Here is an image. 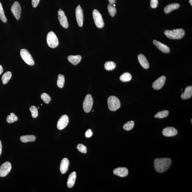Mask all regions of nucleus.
Returning a JSON list of instances; mask_svg holds the SVG:
<instances>
[{
    "label": "nucleus",
    "instance_id": "nucleus-41",
    "mask_svg": "<svg viewBox=\"0 0 192 192\" xmlns=\"http://www.w3.org/2000/svg\"><path fill=\"white\" fill-rule=\"evenodd\" d=\"M3 69L2 66L0 65V75L3 73Z\"/></svg>",
    "mask_w": 192,
    "mask_h": 192
},
{
    "label": "nucleus",
    "instance_id": "nucleus-29",
    "mask_svg": "<svg viewBox=\"0 0 192 192\" xmlns=\"http://www.w3.org/2000/svg\"><path fill=\"white\" fill-rule=\"evenodd\" d=\"M169 114V111L167 110H164V111H160L154 115V117L159 118H166Z\"/></svg>",
    "mask_w": 192,
    "mask_h": 192
},
{
    "label": "nucleus",
    "instance_id": "nucleus-19",
    "mask_svg": "<svg viewBox=\"0 0 192 192\" xmlns=\"http://www.w3.org/2000/svg\"><path fill=\"white\" fill-rule=\"evenodd\" d=\"M76 173L74 172L69 176L67 180V185L69 188H72L74 186L76 179Z\"/></svg>",
    "mask_w": 192,
    "mask_h": 192
},
{
    "label": "nucleus",
    "instance_id": "nucleus-44",
    "mask_svg": "<svg viewBox=\"0 0 192 192\" xmlns=\"http://www.w3.org/2000/svg\"><path fill=\"white\" fill-rule=\"evenodd\" d=\"M113 6H116V5H115L114 4V5H113Z\"/></svg>",
    "mask_w": 192,
    "mask_h": 192
},
{
    "label": "nucleus",
    "instance_id": "nucleus-26",
    "mask_svg": "<svg viewBox=\"0 0 192 192\" xmlns=\"http://www.w3.org/2000/svg\"><path fill=\"white\" fill-rule=\"evenodd\" d=\"M65 78L63 75L59 74L58 76L57 81V85L59 88H63L65 84Z\"/></svg>",
    "mask_w": 192,
    "mask_h": 192
},
{
    "label": "nucleus",
    "instance_id": "nucleus-15",
    "mask_svg": "<svg viewBox=\"0 0 192 192\" xmlns=\"http://www.w3.org/2000/svg\"><path fill=\"white\" fill-rule=\"evenodd\" d=\"M153 44L156 47L159 49L160 51H162L164 53H169L170 49L168 46L166 45L162 44L160 42L154 40L153 42Z\"/></svg>",
    "mask_w": 192,
    "mask_h": 192
},
{
    "label": "nucleus",
    "instance_id": "nucleus-3",
    "mask_svg": "<svg viewBox=\"0 0 192 192\" xmlns=\"http://www.w3.org/2000/svg\"><path fill=\"white\" fill-rule=\"evenodd\" d=\"M108 104L109 109L113 111H116L121 106L119 99L114 96H111L109 97Z\"/></svg>",
    "mask_w": 192,
    "mask_h": 192
},
{
    "label": "nucleus",
    "instance_id": "nucleus-17",
    "mask_svg": "<svg viewBox=\"0 0 192 192\" xmlns=\"http://www.w3.org/2000/svg\"><path fill=\"white\" fill-rule=\"evenodd\" d=\"M69 165V161L67 158H64L62 160L60 166V170L62 174H64L67 172Z\"/></svg>",
    "mask_w": 192,
    "mask_h": 192
},
{
    "label": "nucleus",
    "instance_id": "nucleus-20",
    "mask_svg": "<svg viewBox=\"0 0 192 192\" xmlns=\"http://www.w3.org/2000/svg\"><path fill=\"white\" fill-rule=\"evenodd\" d=\"M192 86H189L186 88L184 92L182 93L181 95V98L184 100L188 99L192 97Z\"/></svg>",
    "mask_w": 192,
    "mask_h": 192
},
{
    "label": "nucleus",
    "instance_id": "nucleus-8",
    "mask_svg": "<svg viewBox=\"0 0 192 192\" xmlns=\"http://www.w3.org/2000/svg\"><path fill=\"white\" fill-rule=\"evenodd\" d=\"M12 169V165L8 161L5 162L0 167V177H4L10 172Z\"/></svg>",
    "mask_w": 192,
    "mask_h": 192
},
{
    "label": "nucleus",
    "instance_id": "nucleus-21",
    "mask_svg": "<svg viewBox=\"0 0 192 192\" xmlns=\"http://www.w3.org/2000/svg\"><path fill=\"white\" fill-rule=\"evenodd\" d=\"M81 57L80 55H70L68 57V60L70 63L74 65H77L81 62Z\"/></svg>",
    "mask_w": 192,
    "mask_h": 192
},
{
    "label": "nucleus",
    "instance_id": "nucleus-45",
    "mask_svg": "<svg viewBox=\"0 0 192 192\" xmlns=\"http://www.w3.org/2000/svg\"><path fill=\"white\" fill-rule=\"evenodd\" d=\"M38 109H40V107H38Z\"/></svg>",
    "mask_w": 192,
    "mask_h": 192
},
{
    "label": "nucleus",
    "instance_id": "nucleus-22",
    "mask_svg": "<svg viewBox=\"0 0 192 192\" xmlns=\"http://www.w3.org/2000/svg\"><path fill=\"white\" fill-rule=\"evenodd\" d=\"M180 6V5L178 3H172L169 4L164 8V12L166 14L169 13L174 10L178 9Z\"/></svg>",
    "mask_w": 192,
    "mask_h": 192
},
{
    "label": "nucleus",
    "instance_id": "nucleus-43",
    "mask_svg": "<svg viewBox=\"0 0 192 192\" xmlns=\"http://www.w3.org/2000/svg\"><path fill=\"white\" fill-rule=\"evenodd\" d=\"M192 119H191V124H192Z\"/></svg>",
    "mask_w": 192,
    "mask_h": 192
},
{
    "label": "nucleus",
    "instance_id": "nucleus-40",
    "mask_svg": "<svg viewBox=\"0 0 192 192\" xmlns=\"http://www.w3.org/2000/svg\"><path fill=\"white\" fill-rule=\"evenodd\" d=\"M116 0H109L110 4H114L116 2Z\"/></svg>",
    "mask_w": 192,
    "mask_h": 192
},
{
    "label": "nucleus",
    "instance_id": "nucleus-30",
    "mask_svg": "<svg viewBox=\"0 0 192 192\" xmlns=\"http://www.w3.org/2000/svg\"><path fill=\"white\" fill-rule=\"evenodd\" d=\"M18 118L14 113H11L6 118V121L8 123H12L18 120Z\"/></svg>",
    "mask_w": 192,
    "mask_h": 192
},
{
    "label": "nucleus",
    "instance_id": "nucleus-6",
    "mask_svg": "<svg viewBox=\"0 0 192 192\" xmlns=\"http://www.w3.org/2000/svg\"><path fill=\"white\" fill-rule=\"evenodd\" d=\"M93 15L96 26L99 28H103L104 26V23L100 12L97 10L94 9L93 11Z\"/></svg>",
    "mask_w": 192,
    "mask_h": 192
},
{
    "label": "nucleus",
    "instance_id": "nucleus-9",
    "mask_svg": "<svg viewBox=\"0 0 192 192\" xmlns=\"http://www.w3.org/2000/svg\"><path fill=\"white\" fill-rule=\"evenodd\" d=\"M11 10L13 15L17 20H19L21 13V8L19 2L17 1L14 2L11 7Z\"/></svg>",
    "mask_w": 192,
    "mask_h": 192
},
{
    "label": "nucleus",
    "instance_id": "nucleus-27",
    "mask_svg": "<svg viewBox=\"0 0 192 192\" xmlns=\"http://www.w3.org/2000/svg\"><path fill=\"white\" fill-rule=\"evenodd\" d=\"M104 67L106 70H112L114 69L116 67V65L114 62L108 61L106 62Z\"/></svg>",
    "mask_w": 192,
    "mask_h": 192
},
{
    "label": "nucleus",
    "instance_id": "nucleus-13",
    "mask_svg": "<svg viewBox=\"0 0 192 192\" xmlns=\"http://www.w3.org/2000/svg\"><path fill=\"white\" fill-rule=\"evenodd\" d=\"M166 81L165 76H162L160 77L153 83L152 84L153 88L156 90L161 89L165 83Z\"/></svg>",
    "mask_w": 192,
    "mask_h": 192
},
{
    "label": "nucleus",
    "instance_id": "nucleus-7",
    "mask_svg": "<svg viewBox=\"0 0 192 192\" xmlns=\"http://www.w3.org/2000/svg\"><path fill=\"white\" fill-rule=\"evenodd\" d=\"M93 101L92 95L90 94L86 95L83 102V108L84 111L86 113H88L92 108Z\"/></svg>",
    "mask_w": 192,
    "mask_h": 192
},
{
    "label": "nucleus",
    "instance_id": "nucleus-5",
    "mask_svg": "<svg viewBox=\"0 0 192 192\" xmlns=\"http://www.w3.org/2000/svg\"><path fill=\"white\" fill-rule=\"evenodd\" d=\"M21 57L26 63L30 65H34L35 62L33 58L28 50L22 49L20 50Z\"/></svg>",
    "mask_w": 192,
    "mask_h": 192
},
{
    "label": "nucleus",
    "instance_id": "nucleus-10",
    "mask_svg": "<svg viewBox=\"0 0 192 192\" xmlns=\"http://www.w3.org/2000/svg\"><path fill=\"white\" fill-rule=\"evenodd\" d=\"M69 120L67 115H64L61 117L58 121L57 127L59 130H62L65 129L68 125Z\"/></svg>",
    "mask_w": 192,
    "mask_h": 192
},
{
    "label": "nucleus",
    "instance_id": "nucleus-12",
    "mask_svg": "<svg viewBox=\"0 0 192 192\" xmlns=\"http://www.w3.org/2000/svg\"><path fill=\"white\" fill-rule=\"evenodd\" d=\"M76 15L77 22L80 27H82L83 22V10L79 5L76 10Z\"/></svg>",
    "mask_w": 192,
    "mask_h": 192
},
{
    "label": "nucleus",
    "instance_id": "nucleus-42",
    "mask_svg": "<svg viewBox=\"0 0 192 192\" xmlns=\"http://www.w3.org/2000/svg\"><path fill=\"white\" fill-rule=\"evenodd\" d=\"M189 2L191 5L192 6V0H189Z\"/></svg>",
    "mask_w": 192,
    "mask_h": 192
},
{
    "label": "nucleus",
    "instance_id": "nucleus-35",
    "mask_svg": "<svg viewBox=\"0 0 192 192\" xmlns=\"http://www.w3.org/2000/svg\"><path fill=\"white\" fill-rule=\"evenodd\" d=\"M77 148L81 153H86L87 152V148L86 147L82 144H78L77 146Z\"/></svg>",
    "mask_w": 192,
    "mask_h": 192
},
{
    "label": "nucleus",
    "instance_id": "nucleus-34",
    "mask_svg": "<svg viewBox=\"0 0 192 192\" xmlns=\"http://www.w3.org/2000/svg\"><path fill=\"white\" fill-rule=\"evenodd\" d=\"M41 97L45 103L46 104H49L51 100L50 96L46 93H43L42 94Z\"/></svg>",
    "mask_w": 192,
    "mask_h": 192
},
{
    "label": "nucleus",
    "instance_id": "nucleus-25",
    "mask_svg": "<svg viewBox=\"0 0 192 192\" xmlns=\"http://www.w3.org/2000/svg\"><path fill=\"white\" fill-rule=\"evenodd\" d=\"M120 79L122 82H128L132 79V76L129 73H125L120 77Z\"/></svg>",
    "mask_w": 192,
    "mask_h": 192
},
{
    "label": "nucleus",
    "instance_id": "nucleus-4",
    "mask_svg": "<svg viewBox=\"0 0 192 192\" xmlns=\"http://www.w3.org/2000/svg\"><path fill=\"white\" fill-rule=\"evenodd\" d=\"M47 42L48 46L52 48L56 47L59 44L58 39L55 33L50 31L47 36Z\"/></svg>",
    "mask_w": 192,
    "mask_h": 192
},
{
    "label": "nucleus",
    "instance_id": "nucleus-28",
    "mask_svg": "<svg viewBox=\"0 0 192 192\" xmlns=\"http://www.w3.org/2000/svg\"><path fill=\"white\" fill-rule=\"evenodd\" d=\"M113 4H109L108 6V10L109 13L112 17H114L116 13V9Z\"/></svg>",
    "mask_w": 192,
    "mask_h": 192
},
{
    "label": "nucleus",
    "instance_id": "nucleus-39",
    "mask_svg": "<svg viewBox=\"0 0 192 192\" xmlns=\"http://www.w3.org/2000/svg\"><path fill=\"white\" fill-rule=\"evenodd\" d=\"M2 144H1V141L0 140V156H1V152H2Z\"/></svg>",
    "mask_w": 192,
    "mask_h": 192
},
{
    "label": "nucleus",
    "instance_id": "nucleus-16",
    "mask_svg": "<svg viewBox=\"0 0 192 192\" xmlns=\"http://www.w3.org/2000/svg\"><path fill=\"white\" fill-rule=\"evenodd\" d=\"M113 173L115 175L120 177H124L128 175L129 172L127 168L120 167L115 169L113 171Z\"/></svg>",
    "mask_w": 192,
    "mask_h": 192
},
{
    "label": "nucleus",
    "instance_id": "nucleus-33",
    "mask_svg": "<svg viewBox=\"0 0 192 192\" xmlns=\"http://www.w3.org/2000/svg\"><path fill=\"white\" fill-rule=\"evenodd\" d=\"M30 112L31 113L32 117L33 118H36L38 116V109L35 106H32L30 108Z\"/></svg>",
    "mask_w": 192,
    "mask_h": 192
},
{
    "label": "nucleus",
    "instance_id": "nucleus-14",
    "mask_svg": "<svg viewBox=\"0 0 192 192\" xmlns=\"http://www.w3.org/2000/svg\"><path fill=\"white\" fill-rule=\"evenodd\" d=\"M177 131L175 128L167 127L164 128L162 131L163 135L166 137H173L177 135Z\"/></svg>",
    "mask_w": 192,
    "mask_h": 192
},
{
    "label": "nucleus",
    "instance_id": "nucleus-32",
    "mask_svg": "<svg viewBox=\"0 0 192 192\" xmlns=\"http://www.w3.org/2000/svg\"><path fill=\"white\" fill-rule=\"evenodd\" d=\"M0 19L3 22H7L5 15L4 10H3L2 4L0 2Z\"/></svg>",
    "mask_w": 192,
    "mask_h": 192
},
{
    "label": "nucleus",
    "instance_id": "nucleus-47",
    "mask_svg": "<svg viewBox=\"0 0 192 192\" xmlns=\"http://www.w3.org/2000/svg\"><path fill=\"white\" fill-rule=\"evenodd\" d=\"M183 90V89H182V91Z\"/></svg>",
    "mask_w": 192,
    "mask_h": 192
},
{
    "label": "nucleus",
    "instance_id": "nucleus-1",
    "mask_svg": "<svg viewBox=\"0 0 192 192\" xmlns=\"http://www.w3.org/2000/svg\"><path fill=\"white\" fill-rule=\"evenodd\" d=\"M172 164V161L169 158H157L154 161V166L157 172L162 173L169 169Z\"/></svg>",
    "mask_w": 192,
    "mask_h": 192
},
{
    "label": "nucleus",
    "instance_id": "nucleus-37",
    "mask_svg": "<svg viewBox=\"0 0 192 192\" xmlns=\"http://www.w3.org/2000/svg\"><path fill=\"white\" fill-rule=\"evenodd\" d=\"M40 0H32V5L33 7L36 8L39 4Z\"/></svg>",
    "mask_w": 192,
    "mask_h": 192
},
{
    "label": "nucleus",
    "instance_id": "nucleus-46",
    "mask_svg": "<svg viewBox=\"0 0 192 192\" xmlns=\"http://www.w3.org/2000/svg\"><path fill=\"white\" fill-rule=\"evenodd\" d=\"M41 106H42V104H41Z\"/></svg>",
    "mask_w": 192,
    "mask_h": 192
},
{
    "label": "nucleus",
    "instance_id": "nucleus-38",
    "mask_svg": "<svg viewBox=\"0 0 192 192\" xmlns=\"http://www.w3.org/2000/svg\"><path fill=\"white\" fill-rule=\"evenodd\" d=\"M93 134V132L91 129H88L86 132V136L87 138L90 137L92 136Z\"/></svg>",
    "mask_w": 192,
    "mask_h": 192
},
{
    "label": "nucleus",
    "instance_id": "nucleus-23",
    "mask_svg": "<svg viewBox=\"0 0 192 192\" xmlns=\"http://www.w3.org/2000/svg\"><path fill=\"white\" fill-rule=\"evenodd\" d=\"M36 139V136L33 135L23 136L20 137V141L24 143H27L29 142H34Z\"/></svg>",
    "mask_w": 192,
    "mask_h": 192
},
{
    "label": "nucleus",
    "instance_id": "nucleus-36",
    "mask_svg": "<svg viewBox=\"0 0 192 192\" xmlns=\"http://www.w3.org/2000/svg\"><path fill=\"white\" fill-rule=\"evenodd\" d=\"M158 4V0H150V5L153 8H156Z\"/></svg>",
    "mask_w": 192,
    "mask_h": 192
},
{
    "label": "nucleus",
    "instance_id": "nucleus-11",
    "mask_svg": "<svg viewBox=\"0 0 192 192\" xmlns=\"http://www.w3.org/2000/svg\"><path fill=\"white\" fill-rule=\"evenodd\" d=\"M58 19L61 25L63 28L67 29L68 27V23L67 17L63 10L58 11Z\"/></svg>",
    "mask_w": 192,
    "mask_h": 192
},
{
    "label": "nucleus",
    "instance_id": "nucleus-31",
    "mask_svg": "<svg viewBox=\"0 0 192 192\" xmlns=\"http://www.w3.org/2000/svg\"><path fill=\"white\" fill-rule=\"evenodd\" d=\"M134 122L133 121H131L128 122L126 123L123 126V128L126 131H130L133 129L134 126Z\"/></svg>",
    "mask_w": 192,
    "mask_h": 192
},
{
    "label": "nucleus",
    "instance_id": "nucleus-2",
    "mask_svg": "<svg viewBox=\"0 0 192 192\" xmlns=\"http://www.w3.org/2000/svg\"><path fill=\"white\" fill-rule=\"evenodd\" d=\"M184 30L182 29H177L172 30H166L164 34L168 38L172 39H180L184 36Z\"/></svg>",
    "mask_w": 192,
    "mask_h": 192
},
{
    "label": "nucleus",
    "instance_id": "nucleus-18",
    "mask_svg": "<svg viewBox=\"0 0 192 192\" xmlns=\"http://www.w3.org/2000/svg\"><path fill=\"white\" fill-rule=\"evenodd\" d=\"M138 58L139 63L143 68L145 69H148L149 68V63L143 54H139Z\"/></svg>",
    "mask_w": 192,
    "mask_h": 192
},
{
    "label": "nucleus",
    "instance_id": "nucleus-24",
    "mask_svg": "<svg viewBox=\"0 0 192 192\" xmlns=\"http://www.w3.org/2000/svg\"><path fill=\"white\" fill-rule=\"evenodd\" d=\"M12 76V74L10 72H6L3 75L1 80L3 84H6L8 82Z\"/></svg>",
    "mask_w": 192,
    "mask_h": 192
}]
</instances>
